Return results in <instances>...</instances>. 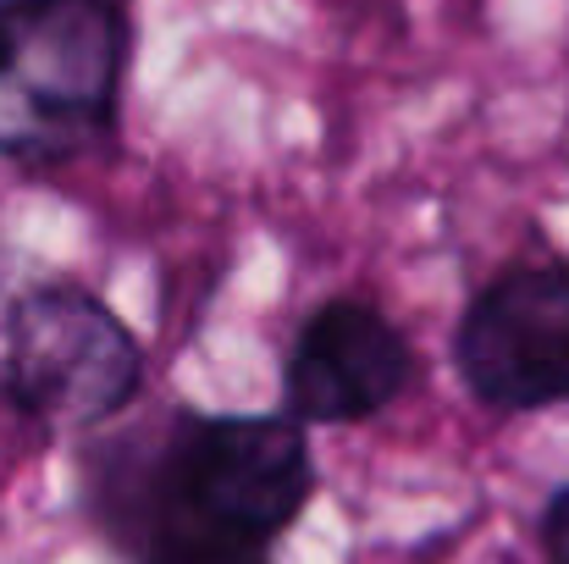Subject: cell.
I'll list each match as a JSON object with an SVG mask.
<instances>
[{
  "mask_svg": "<svg viewBox=\"0 0 569 564\" xmlns=\"http://www.w3.org/2000/svg\"><path fill=\"white\" fill-rule=\"evenodd\" d=\"M133 0H0V161L44 178L117 145Z\"/></svg>",
  "mask_w": 569,
  "mask_h": 564,
  "instance_id": "cell-2",
  "label": "cell"
},
{
  "mask_svg": "<svg viewBox=\"0 0 569 564\" xmlns=\"http://www.w3.org/2000/svg\"><path fill=\"white\" fill-rule=\"evenodd\" d=\"M133 564H271V548L249 543V537L210 532V526L156 521L133 537Z\"/></svg>",
  "mask_w": 569,
  "mask_h": 564,
  "instance_id": "cell-6",
  "label": "cell"
},
{
  "mask_svg": "<svg viewBox=\"0 0 569 564\" xmlns=\"http://www.w3.org/2000/svg\"><path fill=\"white\" fill-rule=\"evenodd\" d=\"M415 382H420L415 338L377 299L360 294H332L310 305L282 355V404L305 426L377 420Z\"/></svg>",
  "mask_w": 569,
  "mask_h": 564,
  "instance_id": "cell-5",
  "label": "cell"
},
{
  "mask_svg": "<svg viewBox=\"0 0 569 564\" xmlns=\"http://www.w3.org/2000/svg\"><path fill=\"white\" fill-rule=\"evenodd\" d=\"M139 333L78 277L22 271L0 249V409L50 432H100L144 398Z\"/></svg>",
  "mask_w": 569,
  "mask_h": 564,
  "instance_id": "cell-3",
  "label": "cell"
},
{
  "mask_svg": "<svg viewBox=\"0 0 569 564\" xmlns=\"http://www.w3.org/2000/svg\"><path fill=\"white\" fill-rule=\"evenodd\" d=\"M453 372L481 409L537 415L569 404V260L498 266L453 321Z\"/></svg>",
  "mask_w": 569,
  "mask_h": 564,
  "instance_id": "cell-4",
  "label": "cell"
},
{
  "mask_svg": "<svg viewBox=\"0 0 569 564\" xmlns=\"http://www.w3.org/2000/svg\"><path fill=\"white\" fill-rule=\"evenodd\" d=\"M537 537H542V554H548V564H569V482L548 493L542 521H537Z\"/></svg>",
  "mask_w": 569,
  "mask_h": 564,
  "instance_id": "cell-7",
  "label": "cell"
},
{
  "mask_svg": "<svg viewBox=\"0 0 569 564\" xmlns=\"http://www.w3.org/2000/svg\"><path fill=\"white\" fill-rule=\"evenodd\" d=\"M94 459V515L128 543L183 521L271 548L321 487L305 420L288 409H172L161 432H128Z\"/></svg>",
  "mask_w": 569,
  "mask_h": 564,
  "instance_id": "cell-1",
  "label": "cell"
}]
</instances>
